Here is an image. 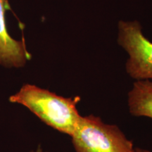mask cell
Listing matches in <instances>:
<instances>
[{
  "label": "cell",
  "mask_w": 152,
  "mask_h": 152,
  "mask_svg": "<svg viewBox=\"0 0 152 152\" xmlns=\"http://www.w3.org/2000/svg\"><path fill=\"white\" fill-rule=\"evenodd\" d=\"M80 97L66 98L36 85L26 84L9 97L11 103L24 106L45 124L71 136L80 115L77 104Z\"/></svg>",
  "instance_id": "cell-1"
},
{
  "label": "cell",
  "mask_w": 152,
  "mask_h": 152,
  "mask_svg": "<svg viewBox=\"0 0 152 152\" xmlns=\"http://www.w3.org/2000/svg\"><path fill=\"white\" fill-rule=\"evenodd\" d=\"M71 138L75 152H134L132 141L117 125L94 115H80Z\"/></svg>",
  "instance_id": "cell-2"
},
{
  "label": "cell",
  "mask_w": 152,
  "mask_h": 152,
  "mask_svg": "<svg viewBox=\"0 0 152 152\" xmlns=\"http://www.w3.org/2000/svg\"><path fill=\"white\" fill-rule=\"evenodd\" d=\"M119 45L128 52L127 73L138 80H152V42L144 35L138 21H120Z\"/></svg>",
  "instance_id": "cell-3"
},
{
  "label": "cell",
  "mask_w": 152,
  "mask_h": 152,
  "mask_svg": "<svg viewBox=\"0 0 152 152\" xmlns=\"http://www.w3.org/2000/svg\"><path fill=\"white\" fill-rule=\"evenodd\" d=\"M9 0H0V65L5 68H22L31 59L23 39L18 40L10 35L7 25Z\"/></svg>",
  "instance_id": "cell-4"
},
{
  "label": "cell",
  "mask_w": 152,
  "mask_h": 152,
  "mask_svg": "<svg viewBox=\"0 0 152 152\" xmlns=\"http://www.w3.org/2000/svg\"><path fill=\"white\" fill-rule=\"evenodd\" d=\"M128 104L131 115L152 119V80L134 83L128 93Z\"/></svg>",
  "instance_id": "cell-5"
},
{
  "label": "cell",
  "mask_w": 152,
  "mask_h": 152,
  "mask_svg": "<svg viewBox=\"0 0 152 152\" xmlns=\"http://www.w3.org/2000/svg\"><path fill=\"white\" fill-rule=\"evenodd\" d=\"M134 152H151V151L147 149H142V148H140V147H134Z\"/></svg>",
  "instance_id": "cell-6"
},
{
  "label": "cell",
  "mask_w": 152,
  "mask_h": 152,
  "mask_svg": "<svg viewBox=\"0 0 152 152\" xmlns=\"http://www.w3.org/2000/svg\"><path fill=\"white\" fill-rule=\"evenodd\" d=\"M33 152H43V151H42V147L39 146V147H38L37 148V149H36L35 151Z\"/></svg>",
  "instance_id": "cell-7"
}]
</instances>
